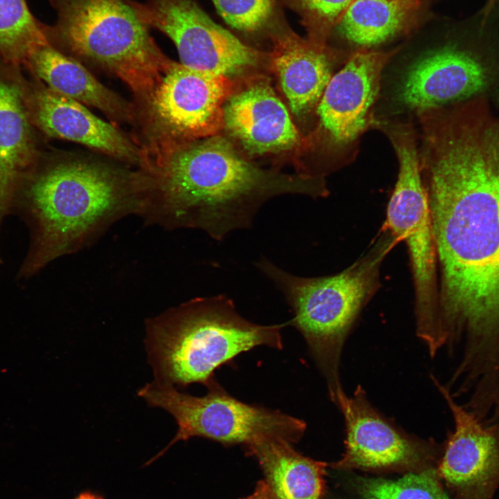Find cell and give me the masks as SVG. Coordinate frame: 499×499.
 Segmentation results:
<instances>
[{
	"label": "cell",
	"mask_w": 499,
	"mask_h": 499,
	"mask_svg": "<svg viewBox=\"0 0 499 499\" xmlns=\"http://www.w3.org/2000/svg\"><path fill=\"white\" fill-rule=\"evenodd\" d=\"M420 166L440 274L439 335L468 358L499 360V117L431 132Z\"/></svg>",
	"instance_id": "cell-1"
},
{
	"label": "cell",
	"mask_w": 499,
	"mask_h": 499,
	"mask_svg": "<svg viewBox=\"0 0 499 499\" xmlns=\"http://www.w3.org/2000/svg\"><path fill=\"white\" fill-rule=\"evenodd\" d=\"M326 197L321 178L263 169L220 134L184 142L150 177H139L137 216L168 230L199 229L221 241L249 229L261 207L283 195Z\"/></svg>",
	"instance_id": "cell-2"
},
{
	"label": "cell",
	"mask_w": 499,
	"mask_h": 499,
	"mask_svg": "<svg viewBox=\"0 0 499 499\" xmlns=\"http://www.w3.org/2000/svg\"><path fill=\"white\" fill-rule=\"evenodd\" d=\"M139 207L137 176L82 161L35 166L19 184L10 207L30 233L17 277H31L88 247Z\"/></svg>",
	"instance_id": "cell-3"
},
{
	"label": "cell",
	"mask_w": 499,
	"mask_h": 499,
	"mask_svg": "<svg viewBox=\"0 0 499 499\" xmlns=\"http://www.w3.org/2000/svg\"><path fill=\"white\" fill-rule=\"evenodd\" d=\"M261 325L240 315L225 295L198 297L145 322V347L155 380L205 385L218 367L256 347L283 349L287 324Z\"/></svg>",
	"instance_id": "cell-4"
},
{
	"label": "cell",
	"mask_w": 499,
	"mask_h": 499,
	"mask_svg": "<svg viewBox=\"0 0 499 499\" xmlns=\"http://www.w3.org/2000/svg\"><path fill=\"white\" fill-rule=\"evenodd\" d=\"M399 240L382 226L368 251L335 274H292L265 257L256 267L283 294L292 312L288 323L304 337L323 375L331 401L342 388L340 363L357 317L380 287L381 265Z\"/></svg>",
	"instance_id": "cell-5"
},
{
	"label": "cell",
	"mask_w": 499,
	"mask_h": 499,
	"mask_svg": "<svg viewBox=\"0 0 499 499\" xmlns=\"http://www.w3.org/2000/svg\"><path fill=\"white\" fill-rule=\"evenodd\" d=\"M57 12L45 35L76 57L111 72L150 100L173 61L157 46L129 0H49Z\"/></svg>",
	"instance_id": "cell-6"
},
{
	"label": "cell",
	"mask_w": 499,
	"mask_h": 499,
	"mask_svg": "<svg viewBox=\"0 0 499 499\" xmlns=\"http://www.w3.org/2000/svg\"><path fill=\"white\" fill-rule=\"evenodd\" d=\"M204 386L207 392L200 397L155 380L137 392L149 406L169 412L178 427L173 439L146 465L162 456L176 442L192 437L208 439L225 446H245L269 437L294 444L306 431V422L300 419L236 399L215 376Z\"/></svg>",
	"instance_id": "cell-7"
},
{
	"label": "cell",
	"mask_w": 499,
	"mask_h": 499,
	"mask_svg": "<svg viewBox=\"0 0 499 499\" xmlns=\"http://www.w3.org/2000/svg\"><path fill=\"white\" fill-rule=\"evenodd\" d=\"M392 138L399 169L383 226L407 246L414 290L416 333L421 341H426L436 331L439 301L437 252L430 209L411 130L400 128Z\"/></svg>",
	"instance_id": "cell-8"
},
{
	"label": "cell",
	"mask_w": 499,
	"mask_h": 499,
	"mask_svg": "<svg viewBox=\"0 0 499 499\" xmlns=\"http://www.w3.org/2000/svg\"><path fill=\"white\" fill-rule=\"evenodd\" d=\"M129 2L145 24L173 42L186 67L231 78L267 57L213 21L193 0Z\"/></svg>",
	"instance_id": "cell-9"
},
{
	"label": "cell",
	"mask_w": 499,
	"mask_h": 499,
	"mask_svg": "<svg viewBox=\"0 0 499 499\" xmlns=\"http://www.w3.org/2000/svg\"><path fill=\"white\" fill-rule=\"evenodd\" d=\"M235 89L231 78L174 62L149 101L162 130L190 142L224 129V105Z\"/></svg>",
	"instance_id": "cell-10"
},
{
	"label": "cell",
	"mask_w": 499,
	"mask_h": 499,
	"mask_svg": "<svg viewBox=\"0 0 499 499\" xmlns=\"http://www.w3.org/2000/svg\"><path fill=\"white\" fill-rule=\"evenodd\" d=\"M396 51L362 49L349 57L322 96L315 110L317 125L308 142L316 138L332 148L344 147L372 125L382 71Z\"/></svg>",
	"instance_id": "cell-11"
},
{
	"label": "cell",
	"mask_w": 499,
	"mask_h": 499,
	"mask_svg": "<svg viewBox=\"0 0 499 499\" xmlns=\"http://www.w3.org/2000/svg\"><path fill=\"white\" fill-rule=\"evenodd\" d=\"M431 377L454 421L438 473L457 499H492L499 487V421L484 424Z\"/></svg>",
	"instance_id": "cell-12"
},
{
	"label": "cell",
	"mask_w": 499,
	"mask_h": 499,
	"mask_svg": "<svg viewBox=\"0 0 499 499\" xmlns=\"http://www.w3.org/2000/svg\"><path fill=\"white\" fill-rule=\"evenodd\" d=\"M489 72L473 49L449 42L423 53L408 67L396 100L418 112L441 107L481 92L489 83Z\"/></svg>",
	"instance_id": "cell-13"
},
{
	"label": "cell",
	"mask_w": 499,
	"mask_h": 499,
	"mask_svg": "<svg viewBox=\"0 0 499 499\" xmlns=\"http://www.w3.org/2000/svg\"><path fill=\"white\" fill-rule=\"evenodd\" d=\"M333 402L343 415L345 452L338 468L378 469L414 465L426 455L422 444L380 414L358 385L351 396L340 388Z\"/></svg>",
	"instance_id": "cell-14"
},
{
	"label": "cell",
	"mask_w": 499,
	"mask_h": 499,
	"mask_svg": "<svg viewBox=\"0 0 499 499\" xmlns=\"http://www.w3.org/2000/svg\"><path fill=\"white\" fill-rule=\"evenodd\" d=\"M224 129L250 155L286 154L309 146L264 79L234 89L224 105Z\"/></svg>",
	"instance_id": "cell-15"
},
{
	"label": "cell",
	"mask_w": 499,
	"mask_h": 499,
	"mask_svg": "<svg viewBox=\"0 0 499 499\" xmlns=\"http://www.w3.org/2000/svg\"><path fill=\"white\" fill-rule=\"evenodd\" d=\"M269 37L267 61L291 112L304 119L316 110L332 77L333 52L326 41L303 38L282 23Z\"/></svg>",
	"instance_id": "cell-16"
},
{
	"label": "cell",
	"mask_w": 499,
	"mask_h": 499,
	"mask_svg": "<svg viewBox=\"0 0 499 499\" xmlns=\"http://www.w3.org/2000/svg\"><path fill=\"white\" fill-rule=\"evenodd\" d=\"M25 97L33 123L51 137L71 141L114 157L134 161L133 143L83 104L48 87H38Z\"/></svg>",
	"instance_id": "cell-17"
},
{
	"label": "cell",
	"mask_w": 499,
	"mask_h": 499,
	"mask_svg": "<svg viewBox=\"0 0 499 499\" xmlns=\"http://www.w3.org/2000/svg\"><path fill=\"white\" fill-rule=\"evenodd\" d=\"M32 124L24 89L0 73V229L19 184L36 166Z\"/></svg>",
	"instance_id": "cell-18"
},
{
	"label": "cell",
	"mask_w": 499,
	"mask_h": 499,
	"mask_svg": "<svg viewBox=\"0 0 499 499\" xmlns=\"http://www.w3.org/2000/svg\"><path fill=\"white\" fill-rule=\"evenodd\" d=\"M26 62L52 91L117 119H128L127 104L82 64L50 43L36 47Z\"/></svg>",
	"instance_id": "cell-19"
},
{
	"label": "cell",
	"mask_w": 499,
	"mask_h": 499,
	"mask_svg": "<svg viewBox=\"0 0 499 499\" xmlns=\"http://www.w3.org/2000/svg\"><path fill=\"white\" fill-rule=\"evenodd\" d=\"M244 447L258 461L270 499H321L325 463L303 455L280 437H265Z\"/></svg>",
	"instance_id": "cell-20"
},
{
	"label": "cell",
	"mask_w": 499,
	"mask_h": 499,
	"mask_svg": "<svg viewBox=\"0 0 499 499\" xmlns=\"http://www.w3.org/2000/svg\"><path fill=\"white\" fill-rule=\"evenodd\" d=\"M421 0H353L337 24L341 35L362 49L383 43L403 31Z\"/></svg>",
	"instance_id": "cell-21"
},
{
	"label": "cell",
	"mask_w": 499,
	"mask_h": 499,
	"mask_svg": "<svg viewBox=\"0 0 499 499\" xmlns=\"http://www.w3.org/2000/svg\"><path fill=\"white\" fill-rule=\"evenodd\" d=\"M46 43L44 24L33 17L26 0H0V56L4 60L26 62L36 47Z\"/></svg>",
	"instance_id": "cell-22"
},
{
	"label": "cell",
	"mask_w": 499,
	"mask_h": 499,
	"mask_svg": "<svg viewBox=\"0 0 499 499\" xmlns=\"http://www.w3.org/2000/svg\"><path fill=\"white\" fill-rule=\"evenodd\" d=\"M358 489L360 499H450L432 470L396 480L360 479Z\"/></svg>",
	"instance_id": "cell-23"
},
{
	"label": "cell",
	"mask_w": 499,
	"mask_h": 499,
	"mask_svg": "<svg viewBox=\"0 0 499 499\" xmlns=\"http://www.w3.org/2000/svg\"><path fill=\"white\" fill-rule=\"evenodd\" d=\"M231 28L247 35H270L281 24L275 0H211Z\"/></svg>",
	"instance_id": "cell-24"
},
{
	"label": "cell",
	"mask_w": 499,
	"mask_h": 499,
	"mask_svg": "<svg viewBox=\"0 0 499 499\" xmlns=\"http://www.w3.org/2000/svg\"><path fill=\"white\" fill-rule=\"evenodd\" d=\"M353 0H286L301 17L308 37L325 40Z\"/></svg>",
	"instance_id": "cell-25"
},
{
	"label": "cell",
	"mask_w": 499,
	"mask_h": 499,
	"mask_svg": "<svg viewBox=\"0 0 499 499\" xmlns=\"http://www.w3.org/2000/svg\"><path fill=\"white\" fill-rule=\"evenodd\" d=\"M499 0H487L484 7L478 14L482 26H486L498 6Z\"/></svg>",
	"instance_id": "cell-26"
},
{
	"label": "cell",
	"mask_w": 499,
	"mask_h": 499,
	"mask_svg": "<svg viewBox=\"0 0 499 499\" xmlns=\"http://www.w3.org/2000/svg\"><path fill=\"white\" fill-rule=\"evenodd\" d=\"M241 499H270L268 487L264 480L259 481L253 493Z\"/></svg>",
	"instance_id": "cell-27"
},
{
	"label": "cell",
	"mask_w": 499,
	"mask_h": 499,
	"mask_svg": "<svg viewBox=\"0 0 499 499\" xmlns=\"http://www.w3.org/2000/svg\"><path fill=\"white\" fill-rule=\"evenodd\" d=\"M73 499H104L103 497L97 493L91 491H84L79 493Z\"/></svg>",
	"instance_id": "cell-28"
}]
</instances>
